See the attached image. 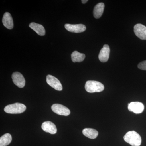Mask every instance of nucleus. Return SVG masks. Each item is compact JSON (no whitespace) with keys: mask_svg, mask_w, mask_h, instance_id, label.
Segmentation results:
<instances>
[{"mask_svg":"<svg viewBox=\"0 0 146 146\" xmlns=\"http://www.w3.org/2000/svg\"><path fill=\"white\" fill-rule=\"evenodd\" d=\"M126 143L132 146H140L142 143V138L138 133L134 131L127 132L123 137Z\"/></svg>","mask_w":146,"mask_h":146,"instance_id":"f257e3e1","label":"nucleus"},{"mask_svg":"<svg viewBox=\"0 0 146 146\" xmlns=\"http://www.w3.org/2000/svg\"><path fill=\"white\" fill-rule=\"evenodd\" d=\"M26 106L24 104L20 103H16L13 104L8 105L4 108L5 112L8 114H21L25 111Z\"/></svg>","mask_w":146,"mask_h":146,"instance_id":"f03ea898","label":"nucleus"},{"mask_svg":"<svg viewBox=\"0 0 146 146\" xmlns=\"http://www.w3.org/2000/svg\"><path fill=\"white\" fill-rule=\"evenodd\" d=\"M85 89L86 91L90 93L100 92L104 90V86L99 82L88 80L85 84Z\"/></svg>","mask_w":146,"mask_h":146,"instance_id":"7ed1b4c3","label":"nucleus"},{"mask_svg":"<svg viewBox=\"0 0 146 146\" xmlns=\"http://www.w3.org/2000/svg\"><path fill=\"white\" fill-rule=\"evenodd\" d=\"M51 109L53 112L57 115L67 116L70 114V111L68 108L59 104L52 105Z\"/></svg>","mask_w":146,"mask_h":146,"instance_id":"20e7f679","label":"nucleus"},{"mask_svg":"<svg viewBox=\"0 0 146 146\" xmlns=\"http://www.w3.org/2000/svg\"><path fill=\"white\" fill-rule=\"evenodd\" d=\"M46 82L47 83L57 91H62L63 86L60 81L53 76L51 75H48L46 77Z\"/></svg>","mask_w":146,"mask_h":146,"instance_id":"39448f33","label":"nucleus"},{"mask_svg":"<svg viewBox=\"0 0 146 146\" xmlns=\"http://www.w3.org/2000/svg\"><path fill=\"white\" fill-rule=\"evenodd\" d=\"M128 110L135 114H140L144 111V104L140 102H131L130 103L128 104Z\"/></svg>","mask_w":146,"mask_h":146,"instance_id":"423d86ee","label":"nucleus"},{"mask_svg":"<svg viewBox=\"0 0 146 146\" xmlns=\"http://www.w3.org/2000/svg\"><path fill=\"white\" fill-rule=\"evenodd\" d=\"M12 78L13 83L19 88H23L25 85V80L23 76L18 72L13 73Z\"/></svg>","mask_w":146,"mask_h":146,"instance_id":"0eeeda50","label":"nucleus"},{"mask_svg":"<svg viewBox=\"0 0 146 146\" xmlns=\"http://www.w3.org/2000/svg\"><path fill=\"white\" fill-rule=\"evenodd\" d=\"M136 36L142 40H146V27L141 24H136L134 27Z\"/></svg>","mask_w":146,"mask_h":146,"instance_id":"6e6552de","label":"nucleus"},{"mask_svg":"<svg viewBox=\"0 0 146 146\" xmlns=\"http://www.w3.org/2000/svg\"><path fill=\"white\" fill-rule=\"evenodd\" d=\"M65 27L68 31L75 33L83 32L86 29V26L83 24L72 25L66 24L65 25Z\"/></svg>","mask_w":146,"mask_h":146,"instance_id":"1a4fd4ad","label":"nucleus"},{"mask_svg":"<svg viewBox=\"0 0 146 146\" xmlns=\"http://www.w3.org/2000/svg\"><path fill=\"white\" fill-rule=\"evenodd\" d=\"M110 48L108 45L105 44L101 50L99 54V59L102 63L107 62L109 58Z\"/></svg>","mask_w":146,"mask_h":146,"instance_id":"9d476101","label":"nucleus"},{"mask_svg":"<svg viewBox=\"0 0 146 146\" xmlns=\"http://www.w3.org/2000/svg\"><path fill=\"white\" fill-rule=\"evenodd\" d=\"M42 129L45 132L54 134L57 132V128L54 123L50 121L44 122L42 125Z\"/></svg>","mask_w":146,"mask_h":146,"instance_id":"9b49d317","label":"nucleus"},{"mask_svg":"<svg viewBox=\"0 0 146 146\" xmlns=\"http://www.w3.org/2000/svg\"><path fill=\"white\" fill-rule=\"evenodd\" d=\"M3 25L6 28L11 29L13 27V18L10 13L5 12L3 16L2 19Z\"/></svg>","mask_w":146,"mask_h":146,"instance_id":"f8f14e48","label":"nucleus"},{"mask_svg":"<svg viewBox=\"0 0 146 146\" xmlns=\"http://www.w3.org/2000/svg\"><path fill=\"white\" fill-rule=\"evenodd\" d=\"M104 4L100 3L95 6L93 11V14L95 18L98 19L101 17L104 11Z\"/></svg>","mask_w":146,"mask_h":146,"instance_id":"ddd939ff","label":"nucleus"},{"mask_svg":"<svg viewBox=\"0 0 146 146\" xmlns=\"http://www.w3.org/2000/svg\"><path fill=\"white\" fill-rule=\"evenodd\" d=\"M29 26L39 35L44 36L46 33L44 28L43 26L40 24L35 23H31L29 24Z\"/></svg>","mask_w":146,"mask_h":146,"instance_id":"4468645a","label":"nucleus"},{"mask_svg":"<svg viewBox=\"0 0 146 146\" xmlns=\"http://www.w3.org/2000/svg\"><path fill=\"white\" fill-rule=\"evenodd\" d=\"M83 135L87 138L94 139L97 138L98 132L96 129L92 128H85L82 131Z\"/></svg>","mask_w":146,"mask_h":146,"instance_id":"2eb2a0df","label":"nucleus"},{"mask_svg":"<svg viewBox=\"0 0 146 146\" xmlns=\"http://www.w3.org/2000/svg\"><path fill=\"white\" fill-rule=\"evenodd\" d=\"M85 58V55L84 54L80 53L76 51L74 52L71 54L72 61L74 63L82 62Z\"/></svg>","mask_w":146,"mask_h":146,"instance_id":"dca6fc26","label":"nucleus"},{"mask_svg":"<svg viewBox=\"0 0 146 146\" xmlns=\"http://www.w3.org/2000/svg\"><path fill=\"white\" fill-rule=\"evenodd\" d=\"M12 141V137L9 133H7L0 138V146L8 145Z\"/></svg>","mask_w":146,"mask_h":146,"instance_id":"f3484780","label":"nucleus"},{"mask_svg":"<svg viewBox=\"0 0 146 146\" xmlns=\"http://www.w3.org/2000/svg\"><path fill=\"white\" fill-rule=\"evenodd\" d=\"M138 68L143 70H146V60L143 61L138 64Z\"/></svg>","mask_w":146,"mask_h":146,"instance_id":"a211bd4d","label":"nucleus"},{"mask_svg":"<svg viewBox=\"0 0 146 146\" xmlns=\"http://www.w3.org/2000/svg\"><path fill=\"white\" fill-rule=\"evenodd\" d=\"M81 1L82 3L85 4L86 3H87V2L88 1V0H82Z\"/></svg>","mask_w":146,"mask_h":146,"instance_id":"6ab92c4d","label":"nucleus"}]
</instances>
